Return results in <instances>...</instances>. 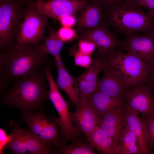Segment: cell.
<instances>
[{"label": "cell", "instance_id": "cell-18", "mask_svg": "<svg viewBox=\"0 0 154 154\" xmlns=\"http://www.w3.org/2000/svg\"><path fill=\"white\" fill-rule=\"evenodd\" d=\"M98 117L97 126L111 138L118 146L126 122L124 109L114 110Z\"/></svg>", "mask_w": 154, "mask_h": 154}, {"label": "cell", "instance_id": "cell-12", "mask_svg": "<svg viewBox=\"0 0 154 154\" xmlns=\"http://www.w3.org/2000/svg\"><path fill=\"white\" fill-rule=\"evenodd\" d=\"M120 48L150 66L154 64V32L134 35L121 40Z\"/></svg>", "mask_w": 154, "mask_h": 154}, {"label": "cell", "instance_id": "cell-10", "mask_svg": "<svg viewBox=\"0 0 154 154\" xmlns=\"http://www.w3.org/2000/svg\"><path fill=\"white\" fill-rule=\"evenodd\" d=\"M89 0H49L35 2L37 11L54 20L66 16L75 17Z\"/></svg>", "mask_w": 154, "mask_h": 154}, {"label": "cell", "instance_id": "cell-34", "mask_svg": "<svg viewBox=\"0 0 154 154\" xmlns=\"http://www.w3.org/2000/svg\"><path fill=\"white\" fill-rule=\"evenodd\" d=\"M140 6L148 9L147 14L154 18V0H143Z\"/></svg>", "mask_w": 154, "mask_h": 154}, {"label": "cell", "instance_id": "cell-1", "mask_svg": "<svg viewBox=\"0 0 154 154\" xmlns=\"http://www.w3.org/2000/svg\"><path fill=\"white\" fill-rule=\"evenodd\" d=\"M3 50L0 55L1 90L9 82L29 77L48 64L47 56L42 54L36 45L15 43Z\"/></svg>", "mask_w": 154, "mask_h": 154}, {"label": "cell", "instance_id": "cell-9", "mask_svg": "<svg viewBox=\"0 0 154 154\" xmlns=\"http://www.w3.org/2000/svg\"><path fill=\"white\" fill-rule=\"evenodd\" d=\"M9 125L13 138L5 148L14 154H50L54 149L39 140L29 130L21 128L15 121L11 120Z\"/></svg>", "mask_w": 154, "mask_h": 154}, {"label": "cell", "instance_id": "cell-13", "mask_svg": "<svg viewBox=\"0 0 154 154\" xmlns=\"http://www.w3.org/2000/svg\"><path fill=\"white\" fill-rule=\"evenodd\" d=\"M80 31L81 39L94 43L97 51L104 56L121 46V40L109 30L108 27L100 26Z\"/></svg>", "mask_w": 154, "mask_h": 154}, {"label": "cell", "instance_id": "cell-19", "mask_svg": "<svg viewBox=\"0 0 154 154\" xmlns=\"http://www.w3.org/2000/svg\"><path fill=\"white\" fill-rule=\"evenodd\" d=\"M85 99L98 117L114 110L124 109L125 104L123 100L100 92L95 91Z\"/></svg>", "mask_w": 154, "mask_h": 154}, {"label": "cell", "instance_id": "cell-5", "mask_svg": "<svg viewBox=\"0 0 154 154\" xmlns=\"http://www.w3.org/2000/svg\"><path fill=\"white\" fill-rule=\"evenodd\" d=\"M47 80L48 83L49 99L52 103L58 115V117H51L59 127L61 141L62 145L69 141L78 138L80 132L73 123L68 105L60 93L48 66L46 67Z\"/></svg>", "mask_w": 154, "mask_h": 154}, {"label": "cell", "instance_id": "cell-37", "mask_svg": "<svg viewBox=\"0 0 154 154\" xmlns=\"http://www.w3.org/2000/svg\"><path fill=\"white\" fill-rule=\"evenodd\" d=\"M44 0H36L35 2H38L40 1H43Z\"/></svg>", "mask_w": 154, "mask_h": 154}, {"label": "cell", "instance_id": "cell-20", "mask_svg": "<svg viewBox=\"0 0 154 154\" xmlns=\"http://www.w3.org/2000/svg\"><path fill=\"white\" fill-rule=\"evenodd\" d=\"M54 62L57 70L58 87L63 90L70 101L76 105L80 99L76 79H74L67 71L60 56L54 58Z\"/></svg>", "mask_w": 154, "mask_h": 154}, {"label": "cell", "instance_id": "cell-27", "mask_svg": "<svg viewBox=\"0 0 154 154\" xmlns=\"http://www.w3.org/2000/svg\"><path fill=\"white\" fill-rule=\"evenodd\" d=\"M71 53L74 57L75 64L76 65L87 68L92 62L90 55L82 54L78 49L72 48Z\"/></svg>", "mask_w": 154, "mask_h": 154}, {"label": "cell", "instance_id": "cell-31", "mask_svg": "<svg viewBox=\"0 0 154 154\" xmlns=\"http://www.w3.org/2000/svg\"><path fill=\"white\" fill-rule=\"evenodd\" d=\"M13 134L11 133L7 135L6 132L4 129L0 128V154H4L3 150L6 146L11 141Z\"/></svg>", "mask_w": 154, "mask_h": 154}, {"label": "cell", "instance_id": "cell-14", "mask_svg": "<svg viewBox=\"0 0 154 154\" xmlns=\"http://www.w3.org/2000/svg\"><path fill=\"white\" fill-rule=\"evenodd\" d=\"M105 63V57L97 51L91 64L76 79L80 98H86L96 91L99 74L103 70Z\"/></svg>", "mask_w": 154, "mask_h": 154}, {"label": "cell", "instance_id": "cell-36", "mask_svg": "<svg viewBox=\"0 0 154 154\" xmlns=\"http://www.w3.org/2000/svg\"><path fill=\"white\" fill-rule=\"evenodd\" d=\"M18 2L23 5H26L27 3L33 1V0H17Z\"/></svg>", "mask_w": 154, "mask_h": 154}, {"label": "cell", "instance_id": "cell-6", "mask_svg": "<svg viewBox=\"0 0 154 154\" xmlns=\"http://www.w3.org/2000/svg\"><path fill=\"white\" fill-rule=\"evenodd\" d=\"M17 0H0V51L12 44L23 21L25 7Z\"/></svg>", "mask_w": 154, "mask_h": 154}, {"label": "cell", "instance_id": "cell-16", "mask_svg": "<svg viewBox=\"0 0 154 154\" xmlns=\"http://www.w3.org/2000/svg\"><path fill=\"white\" fill-rule=\"evenodd\" d=\"M103 71V75L98 81L95 91L122 100L125 91L129 88L106 60Z\"/></svg>", "mask_w": 154, "mask_h": 154}, {"label": "cell", "instance_id": "cell-30", "mask_svg": "<svg viewBox=\"0 0 154 154\" xmlns=\"http://www.w3.org/2000/svg\"><path fill=\"white\" fill-rule=\"evenodd\" d=\"M89 1L99 4L108 11L125 1V0H89Z\"/></svg>", "mask_w": 154, "mask_h": 154}, {"label": "cell", "instance_id": "cell-32", "mask_svg": "<svg viewBox=\"0 0 154 154\" xmlns=\"http://www.w3.org/2000/svg\"><path fill=\"white\" fill-rule=\"evenodd\" d=\"M75 17L72 16H66L61 17L58 20L63 27H71L76 23Z\"/></svg>", "mask_w": 154, "mask_h": 154}, {"label": "cell", "instance_id": "cell-17", "mask_svg": "<svg viewBox=\"0 0 154 154\" xmlns=\"http://www.w3.org/2000/svg\"><path fill=\"white\" fill-rule=\"evenodd\" d=\"M76 105L74 111L71 112L72 122L78 130L87 137L97 127L99 117L85 98H80Z\"/></svg>", "mask_w": 154, "mask_h": 154}, {"label": "cell", "instance_id": "cell-25", "mask_svg": "<svg viewBox=\"0 0 154 154\" xmlns=\"http://www.w3.org/2000/svg\"><path fill=\"white\" fill-rule=\"evenodd\" d=\"M71 144L64 145L56 147L54 153L60 154H95L90 144L88 142L79 138L71 141Z\"/></svg>", "mask_w": 154, "mask_h": 154}, {"label": "cell", "instance_id": "cell-7", "mask_svg": "<svg viewBox=\"0 0 154 154\" xmlns=\"http://www.w3.org/2000/svg\"><path fill=\"white\" fill-rule=\"evenodd\" d=\"M48 18L39 12L35 3H27L25 7L23 21L16 38L19 44H37L44 40V30L48 25Z\"/></svg>", "mask_w": 154, "mask_h": 154}, {"label": "cell", "instance_id": "cell-38", "mask_svg": "<svg viewBox=\"0 0 154 154\" xmlns=\"http://www.w3.org/2000/svg\"><path fill=\"white\" fill-rule=\"evenodd\" d=\"M153 94V95H154V94Z\"/></svg>", "mask_w": 154, "mask_h": 154}, {"label": "cell", "instance_id": "cell-4", "mask_svg": "<svg viewBox=\"0 0 154 154\" xmlns=\"http://www.w3.org/2000/svg\"><path fill=\"white\" fill-rule=\"evenodd\" d=\"M106 59L129 88L145 84L150 67L146 62L117 49L107 54Z\"/></svg>", "mask_w": 154, "mask_h": 154}, {"label": "cell", "instance_id": "cell-26", "mask_svg": "<svg viewBox=\"0 0 154 154\" xmlns=\"http://www.w3.org/2000/svg\"><path fill=\"white\" fill-rule=\"evenodd\" d=\"M141 118L145 126L147 147L150 154H154V114L142 115Z\"/></svg>", "mask_w": 154, "mask_h": 154}, {"label": "cell", "instance_id": "cell-28", "mask_svg": "<svg viewBox=\"0 0 154 154\" xmlns=\"http://www.w3.org/2000/svg\"><path fill=\"white\" fill-rule=\"evenodd\" d=\"M57 32L59 37L64 42L72 41L78 37L75 31L71 27L62 26L58 29Z\"/></svg>", "mask_w": 154, "mask_h": 154}, {"label": "cell", "instance_id": "cell-22", "mask_svg": "<svg viewBox=\"0 0 154 154\" xmlns=\"http://www.w3.org/2000/svg\"><path fill=\"white\" fill-rule=\"evenodd\" d=\"M126 123L137 138L142 154H150L148 149L144 124L139 113L124 110Z\"/></svg>", "mask_w": 154, "mask_h": 154}, {"label": "cell", "instance_id": "cell-33", "mask_svg": "<svg viewBox=\"0 0 154 154\" xmlns=\"http://www.w3.org/2000/svg\"><path fill=\"white\" fill-rule=\"evenodd\" d=\"M145 85L154 94V64L150 66Z\"/></svg>", "mask_w": 154, "mask_h": 154}, {"label": "cell", "instance_id": "cell-11", "mask_svg": "<svg viewBox=\"0 0 154 154\" xmlns=\"http://www.w3.org/2000/svg\"><path fill=\"white\" fill-rule=\"evenodd\" d=\"M124 110L135 111L142 115L154 114V96L145 84L127 89L122 100Z\"/></svg>", "mask_w": 154, "mask_h": 154}, {"label": "cell", "instance_id": "cell-23", "mask_svg": "<svg viewBox=\"0 0 154 154\" xmlns=\"http://www.w3.org/2000/svg\"><path fill=\"white\" fill-rule=\"evenodd\" d=\"M48 35L46 37L43 43L36 45L39 51L43 55H52L54 58L60 56V52L64 43L58 35L56 31L48 24L47 26Z\"/></svg>", "mask_w": 154, "mask_h": 154}, {"label": "cell", "instance_id": "cell-15", "mask_svg": "<svg viewBox=\"0 0 154 154\" xmlns=\"http://www.w3.org/2000/svg\"><path fill=\"white\" fill-rule=\"evenodd\" d=\"M80 12L76 22L80 31L110 25L108 11L99 4L89 1Z\"/></svg>", "mask_w": 154, "mask_h": 154}, {"label": "cell", "instance_id": "cell-35", "mask_svg": "<svg viewBox=\"0 0 154 154\" xmlns=\"http://www.w3.org/2000/svg\"><path fill=\"white\" fill-rule=\"evenodd\" d=\"M143 0H125V1L126 2L140 6V5Z\"/></svg>", "mask_w": 154, "mask_h": 154}, {"label": "cell", "instance_id": "cell-21", "mask_svg": "<svg viewBox=\"0 0 154 154\" xmlns=\"http://www.w3.org/2000/svg\"><path fill=\"white\" fill-rule=\"evenodd\" d=\"M93 149L101 154H119L118 147L113 139L98 126L87 137Z\"/></svg>", "mask_w": 154, "mask_h": 154}, {"label": "cell", "instance_id": "cell-29", "mask_svg": "<svg viewBox=\"0 0 154 154\" xmlns=\"http://www.w3.org/2000/svg\"><path fill=\"white\" fill-rule=\"evenodd\" d=\"M96 48L95 44L89 40L81 39L78 42V50L84 54L91 56Z\"/></svg>", "mask_w": 154, "mask_h": 154}, {"label": "cell", "instance_id": "cell-2", "mask_svg": "<svg viewBox=\"0 0 154 154\" xmlns=\"http://www.w3.org/2000/svg\"><path fill=\"white\" fill-rule=\"evenodd\" d=\"M45 65L30 77L17 81L3 95L2 103L17 108L22 113L36 110L44 113V104L49 99L45 86L47 80Z\"/></svg>", "mask_w": 154, "mask_h": 154}, {"label": "cell", "instance_id": "cell-24", "mask_svg": "<svg viewBox=\"0 0 154 154\" xmlns=\"http://www.w3.org/2000/svg\"><path fill=\"white\" fill-rule=\"evenodd\" d=\"M118 146L119 154H142L137 138L126 122L120 137Z\"/></svg>", "mask_w": 154, "mask_h": 154}, {"label": "cell", "instance_id": "cell-8", "mask_svg": "<svg viewBox=\"0 0 154 154\" xmlns=\"http://www.w3.org/2000/svg\"><path fill=\"white\" fill-rule=\"evenodd\" d=\"M21 120L27 123L28 130L45 145L54 148L62 145L57 124L47 119L44 113H22Z\"/></svg>", "mask_w": 154, "mask_h": 154}, {"label": "cell", "instance_id": "cell-3", "mask_svg": "<svg viewBox=\"0 0 154 154\" xmlns=\"http://www.w3.org/2000/svg\"><path fill=\"white\" fill-rule=\"evenodd\" d=\"M140 6L125 1L111 9L108 13L110 25L125 37L154 32V18Z\"/></svg>", "mask_w": 154, "mask_h": 154}]
</instances>
